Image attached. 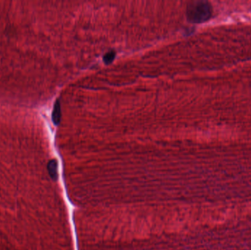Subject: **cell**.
<instances>
[{"mask_svg": "<svg viewBox=\"0 0 251 250\" xmlns=\"http://www.w3.org/2000/svg\"><path fill=\"white\" fill-rule=\"evenodd\" d=\"M212 13V8L208 2H192L187 6V17L189 21L200 24L208 21Z\"/></svg>", "mask_w": 251, "mask_h": 250, "instance_id": "6da1fadb", "label": "cell"}, {"mask_svg": "<svg viewBox=\"0 0 251 250\" xmlns=\"http://www.w3.org/2000/svg\"><path fill=\"white\" fill-rule=\"evenodd\" d=\"M61 120V109L60 101L57 99L54 106L53 112H52V120L54 125H57L60 123Z\"/></svg>", "mask_w": 251, "mask_h": 250, "instance_id": "7a4b0ae2", "label": "cell"}, {"mask_svg": "<svg viewBox=\"0 0 251 250\" xmlns=\"http://www.w3.org/2000/svg\"><path fill=\"white\" fill-rule=\"evenodd\" d=\"M48 169L52 177L54 179H56L57 175V163L56 160L50 161L48 164Z\"/></svg>", "mask_w": 251, "mask_h": 250, "instance_id": "3957f363", "label": "cell"}, {"mask_svg": "<svg viewBox=\"0 0 251 250\" xmlns=\"http://www.w3.org/2000/svg\"><path fill=\"white\" fill-rule=\"evenodd\" d=\"M115 54H116V53H115V51H111L110 52H108V53H106L105 55L104 56V63L106 65L110 64L111 62L114 60V59L115 57Z\"/></svg>", "mask_w": 251, "mask_h": 250, "instance_id": "277c9868", "label": "cell"}]
</instances>
